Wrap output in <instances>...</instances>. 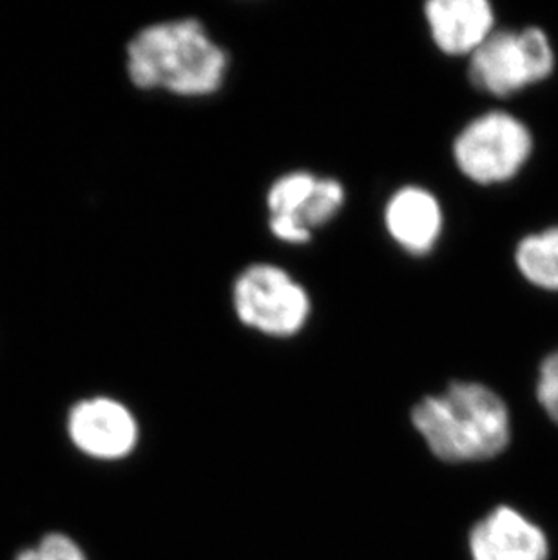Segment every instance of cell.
Returning a JSON list of instances; mask_svg holds the SVG:
<instances>
[{"mask_svg":"<svg viewBox=\"0 0 558 560\" xmlns=\"http://www.w3.org/2000/svg\"><path fill=\"white\" fill-rule=\"evenodd\" d=\"M127 77L143 91L206 98L222 90L229 55L193 16L143 27L126 49Z\"/></svg>","mask_w":558,"mask_h":560,"instance_id":"6da1fadb","label":"cell"},{"mask_svg":"<svg viewBox=\"0 0 558 560\" xmlns=\"http://www.w3.org/2000/svg\"><path fill=\"white\" fill-rule=\"evenodd\" d=\"M319 178L311 171H290L278 176L265 196L269 218H284L306 229L303 218L316 195Z\"/></svg>","mask_w":558,"mask_h":560,"instance_id":"8fae6325","label":"cell"},{"mask_svg":"<svg viewBox=\"0 0 558 560\" xmlns=\"http://www.w3.org/2000/svg\"><path fill=\"white\" fill-rule=\"evenodd\" d=\"M411 423L438 459L452 465L485 463L504 454L513 438L508 402L477 381H453L422 397Z\"/></svg>","mask_w":558,"mask_h":560,"instance_id":"7a4b0ae2","label":"cell"},{"mask_svg":"<svg viewBox=\"0 0 558 560\" xmlns=\"http://www.w3.org/2000/svg\"><path fill=\"white\" fill-rule=\"evenodd\" d=\"M231 300L237 322L269 338H294L311 322V294L276 264L247 265L232 283Z\"/></svg>","mask_w":558,"mask_h":560,"instance_id":"3957f363","label":"cell"},{"mask_svg":"<svg viewBox=\"0 0 558 560\" xmlns=\"http://www.w3.org/2000/svg\"><path fill=\"white\" fill-rule=\"evenodd\" d=\"M16 560H85V557L66 535H48L37 548L24 551Z\"/></svg>","mask_w":558,"mask_h":560,"instance_id":"4fadbf2b","label":"cell"},{"mask_svg":"<svg viewBox=\"0 0 558 560\" xmlns=\"http://www.w3.org/2000/svg\"><path fill=\"white\" fill-rule=\"evenodd\" d=\"M555 49L548 33L537 26L496 30L469 57V82L488 95L510 96L549 79Z\"/></svg>","mask_w":558,"mask_h":560,"instance_id":"5b68a950","label":"cell"},{"mask_svg":"<svg viewBox=\"0 0 558 560\" xmlns=\"http://www.w3.org/2000/svg\"><path fill=\"white\" fill-rule=\"evenodd\" d=\"M535 396L544 413L558 424V350L551 352L538 369Z\"/></svg>","mask_w":558,"mask_h":560,"instance_id":"7c38bea8","label":"cell"},{"mask_svg":"<svg viewBox=\"0 0 558 560\" xmlns=\"http://www.w3.org/2000/svg\"><path fill=\"white\" fill-rule=\"evenodd\" d=\"M515 265L530 285L558 292V225L524 236L516 244Z\"/></svg>","mask_w":558,"mask_h":560,"instance_id":"30bf717a","label":"cell"},{"mask_svg":"<svg viewBox=\"0 0 558 560\" xmlns=\"http://www.w3.org/2000/svg\"><path fill=\"white\" fill-rule=\"evenodd\" d=\"M383 223L399 249L411 256H427L443 236V206L427 187L403 186L386 200Z\"/></svg>","mask_w":558,"mask_h":560,"instance_id":"ba28073f","label":"cell"},{"mask_svg":"<svg viewBox=\"0 0 558 560\" xmlns=\"http://www.w3.org/2000/svg\"><path fill=\"white\" fill-rule=\"evenodd\" d=\"M68 429L74 446L96 459H120L137 446V419L109 397L79 402L71 410Z\"/></svg>","mask_w":558,"mask_h":560,"instance_id":"52a82bcc","label":"cell"},{"mask_svg":"<svg viewBox=\"0 0 558 560\" xmlns=\"http://www.w3.org/2000/svg\"><path fill=\"white\" fill-rule=\"evenodd\" d=\"M543 526L513 506H496L469 534L472 560H549Z\"/></svg>","mask_w":558,"mask_h":560,"instance_id":"8992f818","label":"cell"},{"mask_svg":"<svg viewBox=\"0 0 558 560\" xmlns=\"http://www.w3.org/2000/svg\"><path fill=\"white\" fill-rule=\"evenodd\" d=\"M535 140L521 118L501 109L469 120L453 140V162L477 186L513 180L532 159Z\"/></svg>","mask_w":558,"mask_h":560,"instance_id":"277c9868","label":"cell"},{"mask_svg":"<svg viewBox=\"0 0 558 560\" xmlns=\"http://www.w3.org/2000/svg\"><path fill=\"white\" fill-rule=\"evenodd\" d=\"M425 21L435 48L447 57H472L497 30L488 0H430Z\"/></svg>","mask_w":558,"mask_h":560,"instance_id":"9c48e42d","label":"cell"}]
</instances>
